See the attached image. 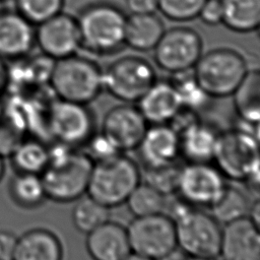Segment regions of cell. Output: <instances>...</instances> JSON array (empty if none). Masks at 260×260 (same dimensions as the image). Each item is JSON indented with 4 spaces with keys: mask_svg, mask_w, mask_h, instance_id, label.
<instances>
[{
    "mask_svg": "<svg viewBox=\"0 0 260 260\" xmlns=\"http://www.w3.org/2000/svg\"><path fill=\"white\" fill-rule=\"evenodd\" d=\"M49 161L41 173L46 198L59 203L76 201L87 191L93 166L91 158L76 147H49Z\"/></svg>",
    "mask_w": 260,
    "mask_h": 260,
    "instance_id": "cell-1",
    "label": "cell"
},
{
    "mask_svg": "<svg viewBox=\"0 0 260 260\" xmlns=\"http://www.w3.org/2000/svg\"><path fill=\"white\" fill-rule=\"evenodd\" d=\"M81 48L96 55L118 53L125 47L127 16L117 5L100 1L83 7L76 17Z\"/></svg>",
    "mask_w": 260,
    "mask_h": 260,
    "instance_id": "cell-2",
    "label": "cell"
},
{
    "mask_svg": "<svg viewBox=\"0 0 260 260\" xmlns=\"http://www.w3.org/2000/svg\"><path fill=\"white\" fill-rule=\"evenodd\" d=\"M257 136L254 132L240 127L219 133L212 161L225 179L258 187Z\"/></svg>",
    "mask_w": 260,
    "mask_h": 260,
    "instance_id": "cell-3",
    "label": "cell"
},
{
    "mask_svg": "<svg viewBox=\"0 0 260 260\" xmlns=\"http://www.w3.org/2000/svg\"><path fill=\"white\" fill-rule=\"evenodd\" d=\"M140 180L137 164L127 155L118 153L93 162L86 193L111 209L125 203Z\"/></svg>",
    "mask_w": 260,
    "mask_h": 260,
    "instance_id": "cell-4",
    "label": "cell"
},
{
    "mask_svg": "<svg viewBox=\"0 0 260 260\" xmlns=\"http://www.w3.org/2000/svg\"><path fill=\"white\" fill-rule=\"evenodd\" d=\"M49 83L58 99L88 105L104 89L103 70L90 59L74 54L55 60Z\"/></svg>",
    "mask_w": 260,
    "mask_h": 260,
    "instance_id": "cell-5",
    "label": "cell"
},
{
    "mask_svg": "<svg viewBox=\"0 0 260 260\" xmlns=\"http://www.w3.org/2000/svg\"><path fill=\"white\" fill-rule=\"evenodd\" d=\"M192 70L201 88L212 99L232 95L248 68L240 53L217 48L202 54Z\"/></svg>",
    "mask_w": 260,
    "mask_h": 260,
    "instance_id": "cell-6",
    "label": "cell"
},
{
    "mask_svg": "<svg viewBox=\"0 0 260 260\" xmlns=\"http://www.w3.org/2000/svg\"><path fill=\"white\" fill-rule=\"evenodd\" d=\"M177 247L187 256L216 259L222 228L209 213L189 205L174 219Z\"/></svg>",
    "mask_w": 260,
    "mask_h": 260,
    "instance_id": "cell-7",
    "label": "cell"
},
{
    "mask_svg": "<svg viewBox=\"0 0 260 260\" xmlns=\"http://www.w3.org/2000/svg\"><path fill=\"white\" fill-rule=\"evenodd\" d=\"M126 230L131 252L149 259H166L178 248L175 221L164 212L135 216Z\"/></svg>",
    "mask_w": 260,
    "mask_h": 260,
    "instance_id": "cell-8",
    "label": "cell"
},
{
    "mask_svg": "<svg viewBox=\"0 0 260 260\" xmlns=\"http://www.w3.org/2000/svg\"><path fill=\"white\" fill-rule=\"evenodd\" d=\"M152 65L137 56L121 57L103 71L104 88L124 103H136L155 82Z\"/></svg>",
    "mask_w": 260,
    "mask_h": 260,
    "instance_id": "cell-9",
    "label": "cell"
},
{
    "mask_svg": "<svg viewBox=\"0 0 260 260\" xmlns=\"http://www.w3.org/2000/svg\"><path fill=\"white\" fill-rule=\"evenodd\" d=\"M201 55V37L196 30L186 26L165 30L153 48L155 64L172 74L192 70Z\"/></svg>",
    "mask_w": 260,
    "mask_h": 260,
    "instance_id": "cell-10",
    "label": "cell"
},
{
    "mask_svg": "<svg viewBox=\"0 0 260 260\" xmlns=\"http://www.w3.org/2000/svg\"><path fill=\"white\" fill-rule=\"evenodd\" d=\"M49 131L58 143L83 146L95 133L94 115L87 105L58 99L49 110Z\"/></svg>",
    "mask_w": 260,
    "mask_h": 260,
    "instance_id": "cell-11",
    "label": "cell"
},
{
    "mask_svg": "<svg viewBox=\"0 0 260 260\" xmlns=\"http://www.w3.org/2000/svg\"><path fill=\"white\" fill-rule=\"evenodd\" d=\"M224 176L210 162H187L181 167L177 192L192 206L210 207L226 187Z\"/></svg>",
    "mask_w": 260,
    "mask_h": 260,
    "instance_id": "cell-12",
    "label": "cell"
},
{
    "mask_svg": "<svg viewBox=\"0 0 260 260\" xmlns=\"http://www.w3.org/2000/svg\"><path fill=\"white\" fill-rule=\"evenodd\" d=\"M36 46L42 54L59 60L77 53L81 40L76 17L64 12L36 26Z\"/></svg>",
    "mask_w": 260,
    "mask_h": 260,
    "instance_id": "cell-13",
    "label": "cell"
},
{
    "mask_svg": "<svg viewBox=\"0 0 260 260\" xmlns=\"http://www.w3.org/2000/svg\"><path fill=\"white\" fill-rule=\"evenodd\" d=\"M147 129V122L137 107L128 103L110 109L101 133L121 153L136 149Z\"/></svg>",
    "mask_w": 260,
    "mask_h": 260,
    "instance_id": "cell-14",
    "label": "cell"
},
{
    "mask_svg": "<svg viewBox=\"0 0 260 260\" xmlns=\"http://www.w3.org/2000/svg\"><path fill=\"white\" fill-rule=\"evenodd\" d=\"M219 256L222 260H260L259 225L248 216L225 223Z\"/></svg>",
    "mask_w": 260,
    "mask_h": 260,
    "instance_id": "cell-15",
    "label": "cell"
},
{
    "mask_svg": "<svg viewBox=\"0 0 260 260\" xmlns=\"http://www.w3.org/2000/svg\"><path fill=\"white\" fill-rule=\"evenodd\" d=\"M36 46V27L17 11L0 12V58L27 57Z\"/></svg>",
    "mask_w": 260,
    "mask_h": 260,
    "instance_id": "cell-16",
    "label": "cell"
},
{
    "mask_svg": "<svg viewBox=\"0 0 260 260\" xmlns=\"http://www.w3.org/2000/svg\"><path fill=\"white\" fill-rule=\"evenodd\" d=\"M136 149L145 168L174 164L181 155L180 136L169 124H152Z\"/></svg>",
    "mask_w": 260,
    "mask_h": 260,
    "instance_id": "cell-17",
    "label": "cell"
},
{
    "mask_svg": "<svg viewBox=\"0 0 260 260\" xmlns=\"http://www.w3.org/2000/svg\"><path fill=\"white\" fill-rule=\"evenodd\" d=\"M136 103L137 109L150 124H169L182 108L171 80L156 79Z\"/></svg>",
    "mask_w": 260,
    "mask_h": 260,
    "instance_id": "cell-18",
    "label": "cell"
},
{
    "mask_svg": "<svg viewBox=\"0 0 260 260\" xmlns=\"http://www.w3.org/2000/svg\"><path fill=\"white\" fill-rule=\"evenodd\" d=\"M85 246L92 260H123L131 253L126 228L111 220L86 234Z\"/></svg>",
    "mask_w": 260,
    "mask_h": 260,
    "instance_id": "cell-19",
    "label": "cell"
},
{
    "mask_svg": "<svg viewBox=\"0 0 260 260\" xmlns=\"http://www.w3.org/2000/svg\"><path fill=\"white\" fill-rule=\"evenodd\" d=\"M211 124L195 121L180 134V151L187 162H210L219 136Z\"/></svg>",
    "mask_w": 260,
    "mask_h": 260,
    "instance_id": "cell-20",
    "label": "cell"
},
{
    "mask_svg": "<svg viewBox=\"0 0 260 260\" xmlns=\"http://www.w3.org/2000/svg\"><path fill=\"white\" fill-rule=\"evenodd\" d=\"M59 238L47 229H31L17 237L11 260H62Z\"/></svg>",
    "mask_w": 260,
    "mask_h": 260,
    "instance_id": "cell-21",
    "label": "cell"
},
{
    "mask_svg": "<svg viewBox=\"0 0 260 260\" xmlns=\"http://www.w3.org/2000/svg\"><path fill=\"white\" fill-rule=\"evenodd\" d=\"M164 32V23L155 13H131L126 20L125 46L139 52L151 51Z\"/></svg>",
    "mask_w": 260,
    "mask_h": 260,
    "instance_id": "cell-22",
    "label": "cell"
},
{
    "mask_svg": "<svg viewBox=\"0 0 260 260\" xmlns=\"http://www.w3.org/2000/svg\"><path fill=\"white\" fill-rule=\"evenodd\" d=\"M235 111L239 119L250 124H258L260 119V73L247 71L245 77L233 92Z\"/></svg>",
    "mask_w": 260,
    "mask_h": 260,
    "instance_id": "cell-23",
    "label": "cell"
},
{
    "mask_svg": "<svg viewBox=\"0 0 260 260\" xmlns=\"http://www.w3.org/2000/svg\"><path fill=\"white\" fill-rule=\"evenodd\" d=\"M222 22L237 32H250L260 25V0H221Z\"/></svg>",
    "mask_w": 260,
    "mask_h": 260,
    "instance_id": "cell-24",
    "label": "cell"
},
{
    "mask_svg": "<svg viewBox=\"0 0 260 260\" xmlns=\"http://www.w3.org/2000/svg\"><path fill=\"white\" fill-rule=\"evenodd\" d=\"M50 148L35 138L21 139L10 152V160L16 173L41 175L48 165Z\"/></svg>",
    "mask_w": 260,
    "mask_h": 260,
    "instance_id": "cell-25",
    "label": "cell"
},
{
    "mask_svg": "<svg viewBox=\"0 0 260 260\" xmlns=\"http://www.w3.org/2000/svg\"><path fill=\"white\" fill-rule=\"evenodd\" d=\"M9 193L20 207L35 208L46 199L44 185L40 175L28 173H16L10 180Z\"/></svg>",
    "mask_w": 260,
    "mask_h": 260,
    "instance_id": "cell-26",
    "label": "cell"
},
{
    "mask_svg": "<svg viewBox=\"0 0 260 260\" xmlns=\"http://www.w3.org/2000/svg\"><path fill=\"white\" fill-rule=\"evenodd\" d=\"M250 203L247 196L238 188L226 185L219 198L209 207L211 215L219 223H229L248 216Z\"/></svg>",
    "mask_w": 260,
    "mask_h": 260,
    "instance_id": "cell-27",
    "label": "cell"
},
{
    "mask_svg": "<svg viewBox=\"0 0 260 260\" xmlns=\"http://www.w3.org/2000/svg\"><path fill=\"white\" fill-rule=\"evenodd\" d=\"M110 218V208L101 204L90 196L80 197L72 210L74 226L81 233L88 234Z\"/></svg>",
    "mask_w": 260,
    "mask_h": 260,
    "instance_id": "cell-28",
    "label": "cell"
},
{
    "mask_svg": "<svg viewBox=\"0 0 260 260\" xmlns=\"http://www.w3.org/2000/svg\"><path fill=\"white\" fill-rule=\"evenodd\" d=\"M134 216L162 213L167 207V196L147 183H139L126 200Z\"/></svg>",
    "mask_w": 260,
    "mask_h": 260,
    "instance_id": "cell-29",
    "label": "cell"
},
{
    "mask_svg": "<svg viewBox=\"0 0 260 260\" xmlns=\"http://www.w3.org/2000/svg\"><path fill=\"white\" fill-rule=\"evenodd\" d=\"M176 87L183 108L198 112L203 109L211 99L197 82L193 70L175 73L171 80Z\"/></svg>",
    "mask_w": 260,
    "mask_h": 260,
    "instance_id": "cell-30",
    "label": "cell"
},
{
    "mask_svg": "<svg viewBox=\"0 0 260 260\" xmlns=\"http://www.w3.org/2000/svg\"><path fill=\"white\" fill-rule=\"evenodd\" d=\"M20 15L35 26L62 12L64 0H14Z\"/></svg>",
    "mask_w": 260,
    "mask_h": 260,
    "instance_id": "cell-31",
    "label": "cell"
},
{
    "mask_svg": "<svg viewBox=\"0 0 260 260\" xmlns=\"http://www.w3.org/2000/svg\"><path fill=\"white\" fill-rule=\"evenodd\" d=\"M181 167L174 162L161 167L145 168V183L166 196L174 194L177 192Z\"/></svg>",
    "mask_w": 260,
    "mask_h": 260,
    "instance_id": "cell-32",
    "label": "cell"
},
{
    "mask_svg": "<svg viewBox=\"0 0 260 260\" xmlns=\"http://www.w3.org/2000/svg\"><path fill=\"white\" fill-rule=\"evenodd\" d=\"M205 0H158V8L164 16L174 21H188L198 17Z\"/></svg>",
    "mask_w": 260,
    "mask_h": 260,
    "instance_id": "cell-33",
    "label": "cell"
},
{
    "mask_svg": "<svg viewBox=\"0 0 260 260\" xmlns=\"http://www.w3.org/2000/svg\"><path fill=\"white\" fill-rule=\"evenodd\" d=\"M84 146L86 147L84 152L91 158L93 162L121 153L102 133H94L84 144Z\"/></svg>",
    "mask_w": 260,
    "mask_h": 260,
    "instance_id": "cell-34",
    "label": "cell"
},
{
    "mask_svg": "<svg viewBox=\"0 0 260 260\" xmlns=\"http://www.w3.org/2000/svg\"><path fill=\"white\" fill-rule=\"evenodd\" d=\"M198 17L208 25H216L222 22L221 0H205Z\"/></svg>",
    "mask_w": 260,
    "mask_h": 260,
    "instance_id": "cell-35",
    "label": "cell"
},
{
    "mask_svg": "<svg viewBox=\"0 0 260 260\" xmlns=\"http://www.w3.org/2000/svg\"><path fill=\"white\" fill-rule=\"evenodd\" d=\"M17 237L5 230H0V260H11Z\"/></svg>",
    "mask_w": 260,
    "mask_h": 260,
    "instance_id": "cell-36",
    "label": "cell"
},
{
    "mask_svg": "<svg viewBox=\"0 0 260 260\" xmlns=\"http://www.w3.org/2000/svg\"><path fill=\"white\" fill-rule=\"evenodd\" d=\"M125 3L129 11L136 14L155 13L158 8V0H125Z\"/></svg>",
    "mask_w": 260,
    "mask_h": 260,
    "instance_id": "cell-37",
    "label": "cell"
},
{
    "mask_svg": "<svg viewBox=\"0 0 260 260\" xmlns=\"http://www.w3.org/2000/svg\"><path fill=\"white\" fill-rule=\"evenodd\" d=\"M7 86V66L0 58V91Z\"/></svg>",
    "mask_w": 260,
    "mask_h": 260,
    "instance_id": "cell-38",
    "label": "cell"
},
{
    "mask_svg": "<svg viewBox=\"0 0 260 260\" xmlns=\"http://www.w3.org/2000/svg\"><path fill=\"white\" fill-rule=\"evenodd\" d=\"M123 260H152V259H149L147 257H144V256H141L139 254H136V253H133L131 252L126 258H124Z\"/></svg>",
    "mask_w": 260,
    "mask_h": 260,
    "instance_id": "cell-39",
    "label": "cell"
},
{
    "mask_svg": "<svg viewBox=\"0 0 260 260\" xmlns=\"http://www.w3.org/2000/svg\"><path fill=\"white\" fill-rule=\"evenodd\" d=\"M5 172V165H4V159L3 156L0 154V181L2 180Z\"/></svg>",
    "mask_w": 260,
    "mask_h": 260,
    "instance_id": "cell-40",
    "label": "cell"
},
{
    "mask_svg": "<svg viewBox=\"0 0 260 260\" xmlns=\"http://www.w3.org/2000/svg\"><path fill=\"white\" fill-rule=\"evenodd\" d=\"M185 260H215L212 258H204V257H194V256H188Z\"/></svg>",
    "mask_w": 260,
    "mask_h": 260,
    "instance_id": "cell-41",
    "label": "cell"
},
{
    "mask_svg": "<svg viewBox=\"0 0 260 260\" xmlns=\"http://www.w3.org/2000/svg\"><path fill=\"white\" fill-rule=\"evenodd\" d=\"M3 10V8H2V0H0V12Z\"/></svg>",
    "mask_w": 260,
    "mask_h": 260,
    "instance_id": "cell-42",
    "label": "cell"
}]
</instances>
